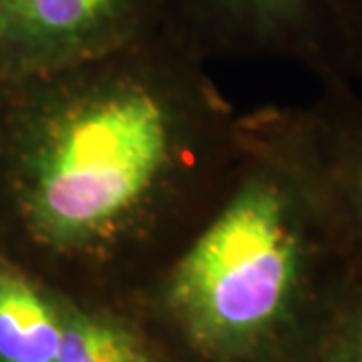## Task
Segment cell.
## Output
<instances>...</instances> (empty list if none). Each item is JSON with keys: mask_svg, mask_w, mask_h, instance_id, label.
<instances>
[{"mask_svg": "<svg viewBox=\"0 0 362 362\" xmlns=\"http://www.w3.org/2000/svg\"><path fill=\"white\" fill-rule=\"evenodd\" d=\"M324 16L337 33L350 65L362 73V0H320Z\"/></svg>", "mask_w": 362, "mask_h": 362, "instance_id": "obj_9", "label": "cell"}, {"mask_svg": "<svg viewBox=\"0 0 362 362\" xmlns=\"http://www.w3.org/2000/svg\"><path fill=\"white\" fill-rule=\"evenodd\" d=\"M57 362H145V356L125 332L77 318L63 324Z\"/></svg>", "mask_w": 362, "mask_h": 362, "instance_id": "obj_7", "label": "cell"}, {"mask_svg": "<svg viewBox=\"0 0 362 362\" xmlns=\"http://www.w3.org/2000/svg\"><path fill=\"white\" fill-rule=\"evenodd\" d=\"M324 156H318L308 180H302L332 232L349 240L362 259V121L324 133Z\"/></svg>", "mask_w": 362, "mask_h": 362, "instance_id": "obj_5", "label": "cell"}, {"mask_svg": "<svg viewBox=\"0 0 362 362\" xmlns=\"http://www.w3.org/2000/svg\"><path fill=\"white\" fill-rule=\"evenodd\" d=\"M346 298L326 342L324 362H362V280Z\"/></svg>", "mask_w": 362, "mask_h": 362, "instance_id": "obj_8", "label": "cell"}, {"mask_svg": "<svg viewBox=\"0 0 362 362\" xmlns=\"http://www.w3.org/2000/svg\"><path fill=\"white\" fill-rule=\"evenodd\" d=\"M168 149V115L147 93L123 90L81 107L40 159V220L66 238L103 230L145 197Z\"/></svg>", "mask_w": 362, "mask_h": 362, "instance_id": "obj_2", "label": "cell"}, {"mask_svg": "<svg viewBox=\"0 0 362 362\" xmlns=\"http://www.w3.org/2000/svg\"><path fill=\"white\" fill-rule=\"evenodd\" d=\"M149 0H0V47L77 52L127 37Z\"/></svg>", "mask_w": 362, "mask_h": 362, "instance_id": "obj_3", "label": "cell"}, {"mask_svg": "<svg viewBox=\"0 0 362 362\" xmlns=\"http://www.w3.org/2000/svg\"><path fill=\"white\" fill-rule=\"evenodd\" d=\"M192 11L252 42L318 57L330 35L320 0H187Z\"/></svg>", "mask_w": 362, "mask_h": 362, "instance_id": "obj_4", "label": "cell"}, {"mask_svg": "<svg viewBox=\"0 0 362 362\" xmlns=\"http://www.w3.org/2000/svg\"><path fill=\"white\" fill-rule=\"evenodd\" d=\"M63 324L49 304L13 274H0V362H57Z\"/></svg>", "mask_w": 362, "mask_h": 362, "instance_id": "obj_6", "label": "cell"}, {"mask_svg": "<svg viewBox=\"0 0 362 362\" xmlns=\"http://www.w3.org/2000/svg\"><path fill=\"white\" fill-rule=\"evenodd\" d=\"M322 211L302 180H252L195 242L173 300L199 337L250 342L292 316L320 254Z\"/></svg>", "mask_w": 362, "mask_h": 362, "instance_id": "obj_1", "label": "cell"}]
</instances>
